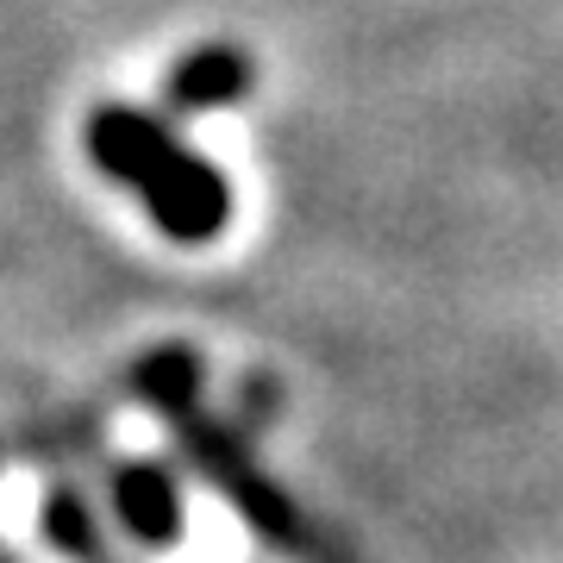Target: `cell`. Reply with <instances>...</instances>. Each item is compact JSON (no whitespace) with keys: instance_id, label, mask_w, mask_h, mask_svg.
<instances>
[{"instance_id":"6da1fadb","label":"cell","mask_w":563,"mask_h":563,"mask_svg":"<svg viewBox=\"0 0 563 563\" xmlns=\"http://www.w3.org/2000/svg\"><path fill=\"white\" fill-rule=\"evenodd\" d=\"M107 132H113V139H107L113 163H120V169H132V176H144L151 201H157V213L176 225V232L201 239V232H213V225L225 220V188L213 181V169L176 157V151H169L157 132H151V125L113 120Z\"/></svg>"},{"instance_id":"7a4b0ae2","label":"cell","mask_w":563,"mask_h":563,"mask_svg":"<svg viewBox=\"0 0 563 563\" xmlns=\"http://www.w3.org/2000/svg\"><path fill=\"white\" fill-rule=\"evenodd\" d=\"M244 81V63H232V57H207L195 76H181V101H220V95H232Z\"/></svg>"}]
</instances>
